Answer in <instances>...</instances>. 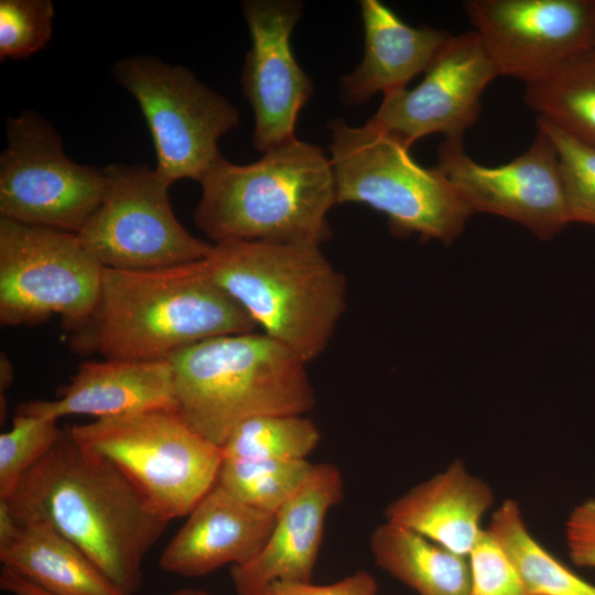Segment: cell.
<instances>
[{
    "instance_id": "19",
    "label": "cell",
    "mask_w": 595,
    "mask_h": 595,
    "mask_svg": "<svg viewBox=\"0 0 595 595\" xmlns=\"http://www.w3.org/2000/svg\"><path fill=\"white\" fill-rule=\"evenodd\" d=\"M365 52L359 65L340 78L344 104L359 105L376 93L388 94L407 87L424 73L452 36L430 26L414 28L378 0L359 1Z\"/></svg>"
},
{
    "instance_id": "1",
    "label": "cell",
    "mask_w": 595,
    "mask_h": 595,
    "mask_svg": "<svg viewBox=\"0 0 595 595\" xmlns=\"http://www.w3.org/2000/svg\"><path fill=\"white\" fill-rule=\"evenodd\" d=\"M2 501L14 521H43L75 543L127 595L139 591L143 561L169 523L69 428Z\"/></svg>"
},
{
    "instance_id": "22",
    "label": "cell",
    "mask_w": 595,
    "mask_h": 595,
    "mask_svg": "<svg viewBox=\"0 0 595 595\" xmlns=\"http://www.w3.org/2000/svg\"><path fill=\"white\" fill-rule=\"evenodd\" d=\"M375 563L418 595H468L472 583L466 556L407 528L385 522L370 536Z\"/></svg>"
},
{
    "instance_id": "23",
    "label": "cell",
    "mask_w": 595,
    "mask_h": 595,
    "mask_svg": "<svg viewBox=\"0 0 595 595\" xmlns=\"http://www.w3.org/2000/svg\"><path fill=\"white\" fill-rule=\"evenodd\" d=\"M486 529L509 559L528 595H595L594 584L533 538L516 500H505L494 511Z\"/></svg>"
},
{
    "instance_id": "18",
    "label": "cell",
    "mask_w": 595,
    "mask_h": 595,
    "mask_svg": "<svg viewBox=\"0 0 595 595\" xmlns=\"http://www.w3.org/2000/svg\"><path fill=\"white\" fill-rule=\"evenodd\" d=\"M176 410L170 360H87L51 401H29L17 413L58 420L71 414L97 419L148 410Z\"/></svg>"
},
{
    "instance_id": "20",
    "label": "cell",
    "mask_w": 595,
    "mask_h": 595,
    "mask_svg": "<svg viewBox=\"0 0 595 595\" xmlns=\"http://www.w3.org/2000/svg\"><path fill=\"white\" fill-rule=\"evenodd\" d=\"M494 500L491 487L456 459L392 501L385 517L468 558L484 530L480 520Z\"/></svg>"
},
{
    "instance_id": "7",
    "label": "cell",
    "mask_w": 595,
    "mask_h": 595,
    "mask_svg": "<svg viewBox=\"0 0 595 595\" xmlns=\"http://www.w3.org/2000/svg\"><path fill=\"white\" fill-rule=\"evenodd\" d=\"M69 430L115 464L169 522L187 516L217 482L220 447L176 410L96 419Z\"/></svg>"
},
{
    "instance_id": "4",
    "label": "cell",
    "mask_w": 595,
    "mask_h": 595,
    "mask_svg": "<svg viewBox=\"0 0 595 595\" xmlns=\"http://www.w3.org/2000/svg\"><path fill=\"white\" fill-rule=\"evenodd\" d=\"M205 263L262 333L305 364L325 350L346 310V280L318 245L219 242Z\"/></svg>"
},
{
    "instance_id": "3",
    "label": "cell",
    "mask_w": 595,
    "mask_h": 595,
    "mask_svg": "<svg viewBox=\"0 0 595 595\" xmlns=\"http://www.w3.org/2000/svg\"><path fill=\"white\" fill-rule=\"evenodd\" d=\"M196 226L215 244H314L332 236L327 214L337 204L331 159L316 144L294 139L250 164L223 155L204 178Z\"/></svg>"
},
{
    "instance_id": "12",
    "label": "cell",
    "mask_w": 595,
    "mask_h": 595,
    "mask_svg": "<svg viewBox=\"0 0 595 595\" xmlns=\"http://www.w3.org/2000/svg\"><path fill=\"white\" fill-rule=\"evenodd\" d=\"M463 6L498 75L526 85L589 48L595 0H467Z\"/></svg>"
},
{
    "instance_id": "25",
    "label": "cell",
    "mask_w": 595,
    "mask_h": 595,
    "mask_svg": "<svg viewBox=\"0 0 595 595\" xmlns=\"http://www.w3.org/2000/svg\"><path fill=\"white\" fill-rule=\"evenodd\" d=\"M313 466L307 459H223L216 485L251 507L277 513Z\"/></svg>"
},
{
    "instance_id": "27",
    "label": "cell",
    "mask_w": 595,
    "mask_h": 595,
    "mask_svg": "<svg viewBox=\"0 0 595 595\" xmlns=\"http://www.w3.org/2000/svg\"><path fill=\"white\" fill-rule=\"evenodd\" d=\"M536 123L556 151L570 223L595 226V147L542 118H537Z\"/></svg>"
},
{
    "instance_id": "26",
    "label": "cell",
    "mask_w": 595,
    "mask_h": 595,
    "mask_svg": "<svg viewBox=\"0 0 595 595\" xmlns=\"http://www.w3.org/2000/svg\"><path fill=\"white\" fill-rule=\"evenodd\" d=\"M320 439L316 424L302 415H257L239 423L220 451L223 459H306Z\"/></svg>"
},
{
    "instance_id": "21",
    "label": "cell",
    "mask_w": 595,
    "mask_h": 595,
    "mask_svg": "<svg viewBox=\"0 0 595 595\" xmlns=\"http://www.w3.org/2000/svg\"><path fill=\"white\" fill-rule=\"evenodd\" d=\"M0 561L51 595H127L75 543L43 521H14L2 500Z\"/></svg>"
},
{
    "instance_id": "5",
    "label": "cell",
    "mask_w": 595,
    "mask_h": 595,
    "mask_svg": "<svg viewBox=\"0 0 595 595\" xmlns=\"http://www.w3.org/2000/svg\"><path fill=\"white\" fill-rule=\"evenodd\" d=\"M169 360L176 411L219 447L249 418L302 415L315 404L306 364L262 332L207 338Z\"/></svg>"
},
{
    "instance_id": "17",
    "label": "cell",
    "mask_w": 595,
    "mask_h": 595,
    "mask_svg": "<svg viewBox=\"0 0 595 595\" xmlns=\"http://www.w3.org/2000/svg\"><path fill=\"white\" fill-rule=\"evenodd\" d=\"M274 522L275 513L251 507L215 484L167 542L159 564L184 577L242 565L261 551Z\"/></svg>"
},
{
    "instance_id": "24",
    "label": "cell",
    "mask_w": 595,
    "mask_h": 595,
    "mask_svg": "<svg viewBox=\"0 0 595 595\" xmlns=\"http://www.w3.org/2000/svg\"><path fill=\"white\" fill-rule=\"evenodd\" d=\"M524 102L537 118L595 147V52L587 48L526 85Z\"/></svg>"
},
{
    "instance_id": "10",
    "label": "cell",
    "mask_w": 595,
    "mask_h": 595,
    "mask_svg": "<svg viewBox=\"0 0 595 595\" xmlns=\"http://www.w3.org/2000/svg\"><path fill=\"white\" fill-rule=\"evenodd\" d=\"M102 266L77 234L0 217V322L32 325L61 315L82 320L99 290Z\"/></svg>"
},
{
    "instance_id": "15",
    "label": "cell",
    "mask_w": 595,
    "mask_h": 595,
    "mask_svg": "<svg viewBox=\"0 0 595 595\" xmlns=\"http://www.w3.org/2000/svg\"><path fill=\"white\" fill-rule=\"evenodd\" d=\"M241 8L251 41L241 86L255 116L253 147L264 153L296 139L299 113L314 93L291 46L303 4L295 0H246Z\"/></svg>"
},
{
    "instance_id": "34",
    "label": "cell",
    "mask_w": 595,
    "mask_h": 595,
    "mask_svg": "<svg viewBox=\"0 0 595 595\" xmlns=\"http://www.w3.org/2000/svg\"><path fill=\"white\" fill-rule=\"evenodd\" d=\"M163 595H215L208 591L195 587H184Z\"/></svg>"
},
{
    "instance_id": "28",
    "label": "cell",
    "mask_w": 595,
    "mask_h": 595,
    "mask_svg": "<svg viewBox=\"0 0 595 595\" xmlns=\"http://www.w3.org/2000/svg\"><path fill=\"white\" fill-rule=\"evenodd\" d=\"M57 420L17 413L12 428L0 435V500H7L21 478L58 442Z\"/></svg>"
},
{
    "instance_id": "2",
    "label": "cell",
    "mask_w": 595,
    "mask_h": 595,
    "mask_svg": "<svg viewBox=\"0 0 595 595\" xmlns=\"http://www.w3.org/2000/svg\"><path fill=\"white\" fill-rule=\"evenodd\" d=\"M256 328L214 282L204 259L159 269L102 267L95 303L65 331L68 348L77 355L153 361L169 360L207 338Z\"/></svg>"
},
{
    "instance_id": "9",
    "label": "cell",
    "mask_w": 595,
    "mask_h": 595,
    "mask_svg": "<svg viewBox=\"0 0 595 595\" xmlns=\"http://www.w3.org/2000/svg\"><path fill=\"white\" fill-rule=\"evenodd\" d=\"M102 199L77 232L105 268L143 270L202 261L212 251L175 217L169 184L145 164L104 169Z\"/></svg>"
},
{
    "instance_id": "6",
    "label": "cell",
    "mask_w": 595,
    "mask_h": 595,
    "mask_svg": "<svg viewBox=\"0 0 595 595\" xmlns=\"http://www.w3.org/2000/svg\"><path fill=\"white\" fill-rule=\"evenodd\" d=\"M338 203L383 213L394 235L418 234L451 245L474 214L459 190L435 166L426 169L396 136L368 122L329 123Z\"/></svg>"
},
{
    "instance_id": "8",
    "label": "cell",
    "mask_w": 595,
    "mask_h": 595,
    "mask_svg": "<svg viewBox=\"0 0 595 595\" xmlns=\"http://www.w3.org/2000/svg\"><path fill=\"white\" fill-rule=\"evenodd\" d=\"M117 83L138 101L156 153V173L169 184L201 182L221 156L219 139L237 127V108L184 66L133 55L112 66Z\"/></svg>"
},
{
    "instance_id": "35",
    "label": "cell",
    "mask_w": 595,
    "mask_h": 595,
    "mask_svg": "<svg viewBox=\"0 0 595 595\" xmlns=\"http://www.w3.org/2000/svg\"><path fill=\"white\" fill-rule=\"evenodd\" d=\"M589 48L593 52H595V18H594V25H593L592 36H591Z\"/></svg>"
},
{
    "instance_id": "14",
    "label": "cell",
    "mask_w": 595,
    "mask_h": 595,
    "mask_svg": "<svg viewBox=\"0 0 595 595\" xmlns=\"http://www.w3.org/2000/svg\"><path fill=\"white\" fill-rule=\"evenodd\" d=\"M463 194L474 213L515 220L549 240L570 224L556 151L537 128L529 149L499 166H485L465 152L463 140L445 139L435 165Z\"/></svg>"
},
{
    "instance_id": "32",
    "label": "cell",
    "mask_w": 595,
    "mask_h": 595,
    "mask_svg": "<svg viewBox=\"0 0 595 595\" xmlns=\"http://www.w3.org/2000/svg\"><path fill=\"white\" fill-rule=\"evenodd\" d=\"M565 541L575 565L595 569V499H586L572 509L565 521Z\"/></svg>"
},
{
    "instance_id": "33",
    "label": "cell",
    "mask_w": 595,
    "mask_h": 595,
    "mask_svg": "<svg viewBox=\"0 0 595 595\" xmlns=\"http://www.w3.org/2000/svg\"><path fill=\"white\" fill-rule=\"evenodd\" d=\"M0 586L12 595H51L3 567L0 573Z\"/></svg>"
},
{
    "instance_id": "13",
    "label": "cell",
    "mask_w": 595,
    "mask_h": 595,
    "mask_svg": "<svg viewBox=\"0 0 595 595\" xmlns=\"http://www.w3.org/2000/svg\"><path fill=\"white\" fill-rule=\"evenodd\" d=\"M499 76L475 31L452 35L415 87L383 95L367 121L399 138L409 148L419 139L442 133L463 140L479 118L482 95Z\"/></svg>"
},
{
    "instance_id": "29",
    "label": "cell",
    "mask_w": 595,
    "mask_h": 595,
    "mask_svg": "<svg viewBox=\"0 0 595 595\" xmlns=\"http://www.w3.org/2000/svg\"><path fill=\"white\" fill-rule=\"evenodd\" d=\"M54 8L50 0L0 1V58H24L51 40Z\"/></svg>"
},
{
    "instance_id": "11",
    "label": "cell",
    "mask_w": 595,
    "mask_h": 595,
    "mask_svg": "<svg viewBox=\"0 0 595 595\" xmlns=\"http://www.w3.org/2000/svg\"><path fill=\"white\" fill-rule=\"evenodd\" d=\"M0 155V215L17 223L77 234L99 206L104 170L78 164L40 113L7 120Z\"/></svg>"
},
{
    "instance_id": "30",
    "label": "cell",
    "mask_w": 595,
    "mask_h": 595,
    "mask_svg": "<svg viewBox=\"0 0 595 595\" xmlns=\"http://www.w3.org/2000/svg\"><path fill=\"white\" fill-rule=\"evenodd\" d=\"M472 583L468 595H528L509 559L484 529L469 556Z\"/></svg>"
},
{
    "instance_id": "31",
    "label": "cell",
    "mask_w": 595,
    "mask_h": 595,
    "mask_svg": "<svg viewBox=\"0 0 595 595\" xmlns=\"http://www.w3.org/2000/svg\"><path fill=\"white\" fill-rule=\"evenodd\" d=\"M255 595H380L376 578L359 570L334 583L273 582Z\"/></svg>"
},
{
    "instance_id": "16",
    "label": "cell",
    "mask_w": 595,
    "mask_h": 595,
    "mask_svg": "<svg viewBox=\"0 0 595 595\" xmlns=\"http://www.w3.org/2000/svg\"><path fill=\"white\" fill-rule=\"evenodd\" d=\"M343 495L339 469L329 463L314 464L302 486L277 511L261 551L249 562L230 567L237 595H255L273 582H311L326 516Z\"/></svg>"
}]
</instances>
